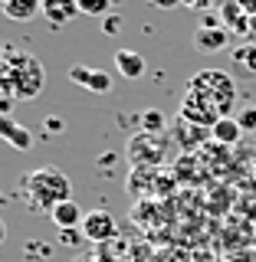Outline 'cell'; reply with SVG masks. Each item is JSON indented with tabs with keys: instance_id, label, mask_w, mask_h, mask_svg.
<instances>
[{
	"instance_id": "obj_1",
	"label": "cell",
	"mask_w": 256,
	"mask_h": 262,
	"mask_svg": "<svg viewBox=\"0 0 256 262\" xmlns=\"http://www.w3.org/2000/svg\"><path fill=\"white\" fill-rule=\"evenodd\" d=\"M237 105V82L230 72L201 69L187 79L184 98H181V118L201 128H213L220 118H230V108Z\"/></svg>"
},
{
	"instance_id": "obj_2",
	"label": "cell",
	"mask_w": 256,
	"mask_h": 262,
	"mask_svg": "<svg viewBox=\"0 0 256 262\" xmlns=\"http://www.w3.org/2000/svg\"><path fill=\"white\" fill-rule=\"evenodd\" d=\"M46 85V69L27 49H10L7 46L0 59V92L16 98V102H33Z\"/></svg>"
},
{
	"instance_id": "obj_3",
	"label": "cell",
	"mask_w": 256,
	"mask_h": 262,
	"mask_svg": "<svg viewBox=\"0 0 256 262\" xmlns=\"http://www.w3.org/2000/svg\"><path fill=\"white\" fill-rule=\"evenodd\" d=\"M23 196L30 213H53L60 203L72 200V184L56 167H36L23 174Z\"/></svg>"
},
{
	"instance_id": "obj_4",
	"label": "cell",
	"mask_w": 256,
	"mask_h": 262,
	"mask_svg": "<svg viewBox=\"0 0 256 262\" xmlns=\"http://www.w3.org/2000/svg\"><path fill=\"white\" fill-rule=\"evenodd\" d=\"M128 161H131V167H158L164 161V135H148V131L131 135Z\"/></svg>"
},
{
	"instance_id": "obj_5",
	"label": "cell",
	"mask_w": 256,
	"mask_h": 262,
	"mask_svg": "<svg viewBox=\"0 0 256 262\" xmlns=\"http://www.w3.org/2000/svg\"><path fill=\"white\" fill-rule=\"evenodd\" d=\"M227 43H230V33L224 30L220 16H204L201 27L194 30V49H197L201 56L220 53V49H227Z\"/></svg>"
},
{
	"instance_id": "obj_6",
	"label": "cell",
	"mask_w": 256,
	"mask_h": 262,
	"mask_svg": "<svg viewBox=\"0 0 256 262\" xmlns=\"http://www.w3.org/2000/svg\"><path fill=\"white\" fill-rule=\"evenodd\" d=\"M115 233H119V223L109 210H89L82 220V236L89 243H109Z\"/></svg>"
},
{
	"instance_id": "obj_7",
	"label": "cell",
	"mask_w": 256,
	"mask_h": 262,
	"mask_svg": "<svg viewBox=\"0 0 256 262\" xmlns=\"http://www.w3.org/2000/svg\"><path fill=\"white\" fill-rule=\"evenodd\" d=\"M79 13H82L79 10V0H43V7H40V16H43L53 30L72 23Z\"/></svg>"
},
{
	"instance_id": "obj_8",
	"label": "cell",
	"mask_w": 256,
	"mask_h": 262,
	"mask_svg": "<svg viewBox=\"0 0 256 262\" xmlns=\"http://www.w3.org/2000/svg\"><path fill=\"white\" fill-rule=\"evenodd\" d=\"M220 23H224V30L230 36H250V13L237 0H224L220 4Z\"/></svg>"
},
{
	"instance_id": "obj_9",
	"label": "cell",
	"mask_w": 256,
	"mask_h": 262,
	"mask_svg": "<svg viewBox=\"0 0 256 262\" xmlns=\"http://www.w3.org/2000/svg\"><path fill=\"white\" fill-rule=\"evenodd\" d=\"M0 138L10 147H16V151H30L33 147V131L13 118H0Z\"/></svg>"
},
{
	"instance_id": "obj_10",
	"label": "cell",
	"mask_w": 256,
	"mask_h": 262,
	"mask_svg": "<svg viewBox=\"0 0 256 262\" xmlns=\"http://www.w3.org/2000/svg\"><path fill=\"white\" fill-rule=\"evenodd\" d=\"M115 69L122 72V79H142L148 62L142 53H135V49H119L115 53Z\"/></svg>"
},
{
	"instance_id": "obj_11",
	"label": "cell",
	"mask_w": 256,
	"mask_h": 262,
	"mask_svg": "<svg viewBox=\"0 0 256 262\" xmlns=\"http://www.w3.org/2000/svg\"><path fill=\"white\" fill-rule=\"evenodd\" d=\"M43 0H0V13L7 20H16V23H27L40 13Z\"/></svg>"
},
{
	"instance_id": "obj_12",
	"label": "cell",
	"mask_w": 256,
	"mask_h": 262,
	"mask_svg": "<svg viewBox=\"0 0 256 262\" xmlns=\"http://www.w3.org/2000/svg\"><path fill=\"white\" fill-rule=\"evenodd\" d=\"M49 220H53L56 229H79L86 216H82V210H79L72 200H66V203H60V207L49 213Z\"/></svg>"
},
{
	"instance_id": "obj_13",
	"label": "cell",
	"mask_w": 256,
	"mask_h": 262,
	"mask_svg": "<svg viewBox=\"0 0 256 262\" xmlns=\"http://www.w3.org/2000/svg\"><path fill=\"white\" fill-rule=\"evenodd\" d=\"M210 138L217 144H237L243 138V128H240V121H237V118H220L217 125L210 128Z\"/></svg>"
},
{
	"instance_id": "obj_14",
	"label": "cell",
	"mask_w": 256,
	"mask_h": 262,
	"mask_svg": "<svg viewBox=\"0 0 256 262\" xmlns=\"http://www.w3.org/2000/svg\"><path fill=\"white\" fill-rule=\"evenodd\" d=\"M181 125H184V128H181V131H184V135H178V141L184 144V147H197V144L204 141V138H210V128L191 125V121H184V118H181Z\"/></svg>"
},
{
	"instance_id": "obj_15",
	"label": "cell",
	"mask_w": 256,
	"mask_h": 262,
	"mask_svg": "<svg viewBox=\"0 0 256 262\" xmlns=\"http://www.w3.org/2000/svg\"><path fill=\"white\" fill-rule=\"evenodd\" d=\"M138 125H142V131H148V135H164V128H168V118H164L158 108H148L142 118H138Z\"/></svg>"
},
{
	"instance_id": "obj_16",
	"label": "cell",
	"mask_w": 256,
	"mask_h": 262,
	"mask_svg": "<svg viewBox=\"0 0 256 262\" xmlns=\"http://www.w3.org/2000/svg\"><path fill=\"white\" fill-rule=\"evenodd\" d=\"M89 92H95V95H105V92H112V72H105V69H92V76H89Z\"/></svg>"
},
{
	"instance_id": "obj_17",
	"label": "cell",
	"mask_w": 256,
	"mask_h": 262,
	"mask_svg": "<svg viewBox=\"0 0 256 262\" xmlns=\"http://www.w3.org/2000/svg\"><path fill=\"white\" fill-rule=\"evenodd\" d=\"M112 4L115 0H79V10L86 13V16H109V10H112Z\"/></svg>"
},
{
	"instance_id": "obj_18",
	"label": "cell",
	"mask_w": 256,
	"mask_h": 262,
	"mask_svg": "<svg viewBox=\"0 0 256 262\" xmlns=\"http://www.w3.org/2000/svg\"><path fill=\"white\" fill-rule=\"evenodd\" d=\"M233 59L240 62L243 69L256 72V46H250V43H246V46H237V49H233Z\"/></svg>"
},
{
	"instance_id": "obj_19",
	"label": "cell",
	"mask_w": 256,
	"mask_h": 262,
	"mask_svg": "<svg viewBox=\"0 0 256 262\" xmlns=\"http://www.w3.org/2000/svg\"><path fill=\"white\" fill-rule=\"evenodd\" d=\"M89 76H92V66H82V62H72V66H69V79L76 82V85L86 89V85H89Z\"/></svg>"
},
{
	"instance_id": "obj_20",
	"label": "cell",
	"mask_w": 256,
	"mask_h": 262,
	"mask_svg": "<svg viewBox=\"0 0 256 262\" xmlns=\"http://www.w3.org/2000/svg\"><path fill=\"white\" fill-rule=\"evenodd\" d=\"M237 121H240L243 135H250V131H256V105H243V112L237 115Z\"/></svg>"
},
{
	"instance_id": "obj_21",
	"label": "cell",
	"mask_w": 256,
	"mask_h": 262,
	"mask_svg": "<svg viewBox=\"0 0 256 262\" xmlns=\"http://www.w3.org/2000/svg\"><path fill=\"white\" fill-rule=\"evenodd\" d=\"M102 33H109V36L122 33V16H119V13H109V16L102 20Z\"/></svg>"
},
{
	"instance_id": "obj_22",
	"label": "cell",
	"mask_w": 256,
	"mask_h": 262,
	"mask_svg": "<svg viewBox=\"0 0 256 262\" xmlns=\"http://www.w3.org/2000/svg\"><path fill=\"white\" fill-rule=\"evenodd\" d=\"M86 236H79V229H60V243L63 246H79Z\"/></svg>"
},
{
	"instance_id": "obj_23",
	"label": "cell",
	"mask_w": 256,
	"mask_h": 262,
	"mask_svg": "<svg viewBox=\"0 0 256 262\" xmlns=\"http://www.w3.org/2000/svg\"><path fill=\"white\" fill-rule=\"evenodd\" d=\"M43 128L49 131V135H63V118H53V115H49V118H43Z\"/></svg>"
},
{
	"instance_id": "obj_24",
	"label": "cell",
	"mask_w": 256,
	"mask_h": 262,
	"mask_svg": "<svg viewBox=\"0 0 256 262\" xmlns=\"http://www.w3.org/2000/svg\"><path fill=\"white\" fill-rule=\"evenodd\" d=\"M13 102H16V98H10V95H4V92H0V118H10Z\"/></svg>"
},
{
	"instance_id": "obj_25",
	"label": "cell",
	"mask_w": 256,
	"mask_h": 262,
	"mask_svg": "<svg viewBox=\"0 0 256 262\" xmlns=\"http://www.w3.org/2000/svg\"><path fill=\"white\" fill-rule=\"evenodd\" d=\"M213 0H181V7H187V10H207Z\"/></svg>"
},
{
	"instance_id": "obj_26",
	"label": "cell",
	"mask_w": 256,
	"mask_h": 262,
	"mask_svg": "<svg viewBox=\"0 0 256 262\" xmlns=\"http://www.w3.org/2000/svg\"><path fill=\"white\" fill-rule=\"evenodd\" d=\"M148 4L154 10H174V7H181V0H148Z\"/></svg>"
},
{
	"instance_id": "obj_27",
	"label": "cell",
	"mask_w": 256,
	"mask_h": 262,
	"mask_svg": "<svg viewBox=\"0 0 256 262\" xmlns=\"http://www.w3.org/2000/svg\"><path fill=\"white\" fill-rule=\"evenodd\" d=\"M237 4H240V7H243V10L250 13V16H256V0H237Z\"/></svg>"
},
{
	"instance_id": "obj_28",
	"label": "cell",
	"mask_w": 256,
	"mask_h": 262,
	"mask_svg": "<svg viewBox=\"0 0 256 262\" xmlns=\"http://www.w3.org/2000/svg\"><path fill=\"white\" fill-rule=\"evenodd\" d=\"M250 36H256V16H250Z\"/></svg>"
},
{
	"instance_id": "obj_29",
	"label": "cell",
	"mask_w": 256,
	"mask_h": 262,
	"mask_svg": "<svg viewBox=\"0 0 256 262\" xmlns=\"http://www.w3.org/2000/svg\"><path fill=\"white\" fill-rule=\"evenodd\" d=\"M4 236H7V223H4V220H0V239H4Z\"/></svg>"
},
{
	"instance_id": "obj_30",
	"label": "cell",
	"mask_w": 256,
	"mask_h": 262,
	"mask_svg": "<svg viewBox=\"0 0 256 262\" xmlns=\"http://www.w3.org/2000/svg\"><path fill=\"white\" fill-rule=\"evenodd\" d=\"M4 53H7V49H4V46H0V59H4Z\"/></svg>"
},
{
	"instance_id": "obj_31",
	"label": "cell",
	"mask_w": 256,
	"mask_h": 262,
	"mask_svg": "<svg viewBox=\"0 0 256 262\" xmlns=\"http://www.w3.org/2000/svg\"><path fill=\"white\" fill-rule=\"evenodd\" d=\"M115 4H119V0H115Z\"/></svg>"
}]
</instances>
